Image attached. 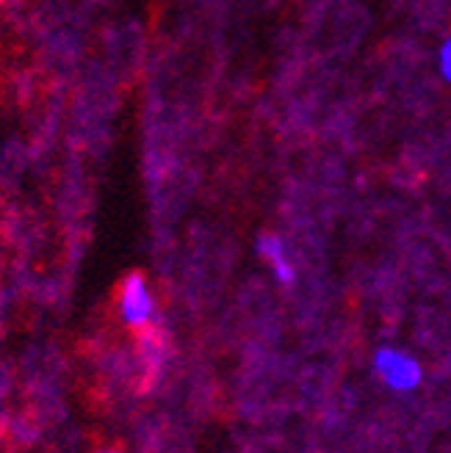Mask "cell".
Masks as SVG:
<instances>
[{
  "mask_svg": "<svg viewBox=\"0 0 451 453\" xmlns=\"http://www.w3.org/2000/svg\"><path fill=\"white\" fill-rule=\"evenodd\" d=\"M374 371L396 393H410L421 384V365L408 351L393 346H382L374 354Z\"/></svg>",
  "mask_w": 451,
  "mask_h": 453,
  "instance_id": "obj_1",
  "label": "cell"
},
{
  "mask_svg": "<svg viewBox=\"0 0 451 453\" xmlns=\"http://www.w3.org/2000/svg\"><path fill=\"white\" fill-rule=\"evenodd\" d=\"M120 312L128 326L133 329H144L150 326L152 315H155V302H152V293L144 282L142 274H130L122 282L120 290Z\"/></svg>",
  "mask_w": 451,
  "mask_h": 453,
  "instance_id": "obj_2",
  "label": "cell"
},
{
  "mask_svg": "<svg viewBox=\"0 0 451 453\" xmlns=\"http://www.w3.org/2000/svg\"><path fill=\"white\" fill-rule=\"evenodd\" d=\"M258 249H260V257L268 263V268L275 271V277H277L283 285H291V282H294V277H297L294 263H291V257H288V252H285V243H283L277 235H266V238H260Z\"/></svg>",
  "mask_w": 451,
  "mask_h": 453,
  "instance_id": "obj_3",
  "label": "cell"
},
{
  "mask_svg": "<svg viewBox=\"0 0 451 453\" xmlns=\"http://www.w3.org/2000/svg\"><path fill=\"white\" fill-rule=\"evenodd\" d=\"M438 64H440V75L451 83V36L440 44V53H438Z\"/></svg>",
  "mask_w": 451,
  "mask_h": 453,
  "instance_id": "obj_4",
  "label": "cell"
},
{
  "mask_svg": "<svg viewBox=\"0 0 451 453\" xmlns=\"http://www.w3.org/2000/svg\"><path fill=\"white\" fill-rule=\"evenodd\" d=\"M100 453H114V450H100Z\"/></svg>",
  "mask_w": 451,
  "mask_h": 453,
  "instance_id": "obj_5",
  "label": "cell"
}]
</instances>
